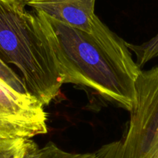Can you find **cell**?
<instances>
[{
	"label": "cell",
	"instance_id": "obj_4",
	"mask_svg": "<svg viewBox=\"0 0 158 158\" xmlns=\"http://www.w3.org/2000/svg\"><path fill=\"white\" fill-rule=\"evenodd\" d=\"M48 113L31 93H20L0 81V139H31L46 134Z\"/></svg>",
	"mask_w": 158,
	"mask_h": 158
},
{
	"label": "cell",
	"instance_id": "obj_6",
	"mask_svg": "<svg viewBox=\"0 0 158 158\" xmlns=\"http://www.w3.org/2000/svg\"><path fill=\"white\" fill-rule=\"evenodd\" d=\"M38 147L31 139H0V158H29Z\"/></svg>",
	"mask_w": 158,
	"mask_h": 158
},
{
	"label": "cell",
	"instance_id": "obj_3",
	"mask_svg": "<svg viewBox=\"0 0 158 158\" xmlns=\"http://www.w3.org/2000/svg\"><path fill=\"white\" fill-rule=\"evenodd\" d=\"M122 137L102 146L97 158H158V66L141 71Z\"/></svg>",
	"mask_w": 158,
	"mask_h": 158
},
{
	"label": "cell",
	"instance_id": "obj_7",
	"mask_svg": "<svg viewBox=\"0 0 158 158\" xmlns=\"http://www.w3.org/2000/svg\"><path fill=\"white\" fill-rule=\"evenodd\" d=\"M128 48L136 56V63L142 69L146 64L158 57V33L141 44L127 43Z\"/></svg>",
	"mask_w": 158,
	"mask_h": 158
},
{
	"label": "cell",
	"instance_id": "obj_9",
	"mask_svg": "<svg viewBox=\"0 0 158 158\" xmlns=\"http://www.w3.org/2000/svg\"><path fill=\"white\" fill-rule=\"evenodd\" d=\"M0 81L20 93H30L22 77L16 74L7 64L0 58Z\"/></svg>",
	"mask_w": 158,
	"mask_h": 158
},
{
	"label": "cell",
	"instance_id": "obj_5",
	"mask_svg": "<svg viewBox=\"0 0 158 158\" xmlns=\"http://www.w3.org/2000/svg\"><path fill=\"white\" fill-rule=\"evenodd\" d=\"M95 0H26L35 12L74 28L90 33L96 17Z\"/></svg>",
	"mask_w": 158,
	"mask_h": 158
},
{
	"label": "cell",
	"instance_id": "obj_1",
	"mask_svg": "<svg viewBox=\"0 0 158 158\" xmlns=\"http://www.w3.org/2000/svg\"><path fill=\"white\" fill-rule=\"evenodd\" d=\"M35 13L54 54L63 85L88 88L130 112L142 69L133 60L127 42L98 16L87 33L40 12Z\"/></svg>",
	"mask_w": 158,
	"mask_h": 158
},
{
	"label": "cell",
	"instance_id": "obj_2",
	"mask_svg": "<svg viewBox=\"0 0 158 158\" xmlns=\"http://www.w3.org/2000/svg\"><path fill=\"white\" fill-rule=\"evenodd\" d=\"M0 58L19 70L28 92L44 106L59 95L63 82L55 57L26 0H0Z\"/></svg>",
	"mask_w": 158,
	"mask_h": 158
},
{
	"label": "cell",
	"instance_id": "obj_8",
	"mask_svg": "<svg viewBox=\"0 0 158 158\" xmlns=\"http://www.w3.org/2000/svg\"><path fill=\"white\" fill-rule=\"evenodd\" d=\"M29 158H97L95 153H74L59 148L54 143L49 142L42 148L38 147Z\"/></svg>",
	"mask_w": 158,
	"mask_h": 158
}]
</instances>
